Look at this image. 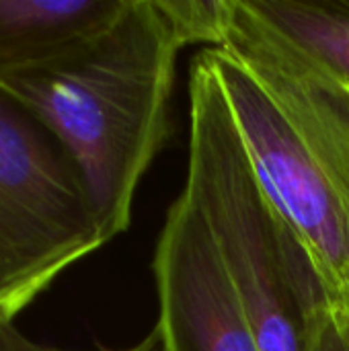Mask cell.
Returning a JSON list of instances; mask_svg holds the SVG:
<instances>
[{"label": "cell", "mask_w": 349, "mask_h": 351, "mask_svg": "<svg viewBox=\"0 0 349 351\" xmlns=\"http://www.w3.org/2000/svg\"><path fill=\"white\" fill-rule=\"evenodd\" d=\"M206 51L259 185L339 296L349 274V86L243 0Z\"/></svg>", "instance_id": "cell-1"}, {"label": "cell", "mask_w": 349, "mask_h": 351, "mask_svg": "<svg viewBox=\"0 0 349 351\" xmlns=\"http://www.w3.org/2000/svg\"><path fill=\"white\" fill-rule=\"evenodd\" d=\"M183 47L160 0H132L74 56L0 80L74 160L105 243L130 228L138 185L169 138V103Z\"/></svg>", "instance_id": "cell-2"}, {"label": "cell", "mask_w": 349, "mask_h": 351, "mask_svg": "<svg viewBox=\"0 0 349 351\" xmlns=\"http://www.w3.org/2000/svg\"><path fill=\"white\" fill-rule=\"evenodd\" d=\"M183 193L216 243L259 351H309L315 315L339 296L259 185L206 49L189 68Z\"/></svg>", "instance_id": "cell-3"}, {"label": "cell", "mask_w": 349, "mask_h": 351, "mask_svg": "<svg viewBox=\"0 0 349 351\" xmlns=\"http://www.w3.org/2000/svg\"><path fill=\"white\" fill-rule=\"evenodd\" d=\"M107 245L80 173L53 132L0 86V321Z\"/></svg>", "instance_id": "cell-4"}, {"label": "cell", "mask_w": 349, "mask_h": 351, "mask_svg": "<svg viewBox=\"0 0 349 351\" xmlns=\"http://www.w3.org/2000/svg\"><path fill=\"white\" fill-rule=\"evenodd\" d=\"M152 274L167 351H259L216 243L181 191L160 228Z\"/></svg>", "instance_id": "cell-5"}, {"label": "cell", "mask_w": 349, "mask_h": 351, "mask_svg": "<svg viewBox=\"0 0 349 351\" xmlns=\"http://www.w3.org/2000/svg\"><path fill=\"white\" fill-rule=\"evenodd\" d=\"M132 0H0V80L45 70L101 37Z\"/></svg>", "instance_id": "cell-6"}, {"label": "cell", "mask_w": 349, "mask_h": 351, "mask_svg": "<svg viewBox=\"0 0 349 351\" xmlns=\"http://www.w3.org/2000/svg\"><path fill=\"white\" fill-rule=\"evenodd\" d=\"M247 10L349 86V0H243Z\"/></svg>", "instance_id": "cell-7"}, {"label": "cell", "mask_w": 349, "mask_h": 351, "mask_svg": "<svg viewBox=\"0 0 349 351\" xmlns=\"http://www.w3.org/2000/svg\"><path fill=\"white\" fill-rule=\"evenodd\" d=\"M309 351H349V311L341 298L327 302L315 315Z\"/></svg>", "instance_id": "cell-8"}, {"label": "cell", "mask_w": 349, "mask_h": 351, "mask_svg": "<svg viewBox=\"0 0 349 351\" xmlns=\"http://www.w3.org/2000/svg\"><path fill=\"white\" fill-rule=\"evenodd\" d=\"M0 351H62V350H53V348H45V346H37L29 339H25L12 325L4 327L0 331ZM123 351H167L163 348L156 331H152L142 343H138L136 348L132 350H123Z\"/></svg>", "instance_id": "cell-9"}, {"label": "cell", "mask_w": 349, "mask_h": 351, "mask_svg": "<svg viewBox=\"0 0 349 351\" xmlns=\"http://www.w3.org/2000/svg\"><path fill=\"white\" fill-rule=\"evenodd\" d=\"M339 298H341V302L348 306L349 311V274L344 278V282H341V286H339Z\"/></svg>", "instance_id": "cell-10"}, {"label": "cell", "mask_w": 349, "mask_h": 351, "mask_svg": "<svg viewBox=\"0 0 349 351\" xmlns=\"http://www.w3.org/2000/svg\"><path fill=\"white\" fill-rule=\"evenodd\" d=\"M4 327H8V325H4V323H2V321H0V331H2V329H4Z\"/></svg>", "instance_id": "cell-11"}]
</instances>
